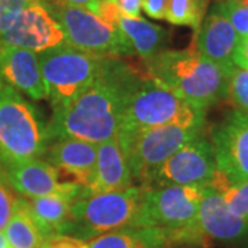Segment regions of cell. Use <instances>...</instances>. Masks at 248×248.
I'll use <instances>...</instances> for the list:
<instances>
[{
    "label": "cell",
    "instance_id": "836d02e7",
    "mask_svg": "<svg viewBox=\"0 0 248 248\" xmlns=\"http://www.w3.org/2000/svg\"><path fill=\"white\" fill-rule=\"evenodd\" d=\"M0 248H11L9 240L6 237V233L3 231H0Z\"/></svg>",
    "mask_w": 248,
    "mask_h": 248
},
{
    "label": "cell",
    "instance_id": "1f68e13d",
    "mask_svg": "<svg viewBox=\"0 0 248 248\" xmlns=\"http://www.w3.org/2000/svg\"><path fill=\"white\" fill-rule=\"evenodd\" d=\"M117 3L124 16L131 18L141 17L142 0H117Z\"/></svg>",
    "mask_w": 248,
    "mask_h": 248
},
{
    "label": "cell",
    "instance_id": "ffe728a7",
    "mask_svg": "<svg viewBox=\"0 0 248 248\" xmlns=\"http://www.w3.org/2000/svg\"><path fill=\"white\" fill-rule=\"evenodd\" d=\"M116 28L123 33L133 47L134 54L141 57L142 61L166 50L164 47L169 43L170 33L167 29L148 22L141 17H127L122 13L116 22Z\"/></svg>",
    "mask_w": 248,
    "mask_h": 248
},
{
    "label": "cell",
    "instance_id": "8fae6325",
    "mask_svg": "<svg viewBox=\"0 0 248 248\" xmlns=\"http://www.w3.org/2000/svg\"><path fill=\"white\" fill-rule=\"evenodd\" d=\"M65 43L62 27L45 0H32L9 31L0 36V46L27 48L37 54Z\"/></svg>",
    "mask_w": 248,
    "mask_h": 248
},
{
    "label": "cell",
    "instance_id": "9a60e30c",
    "mask_svg": "<svg viewBox=\"0 0 248 248\" xmlns=\"http://www.w3.org/2000/svg\"><path fill=\"white\" fill-rule=\"evenodd\" d=\"M196 229L205 243L210 240L236 241L248 234V222L233 213L223 197L208 186L199 208Z\"/></svg>",
    "mask_w": 248,
    "mask_h": 248
},
{
    "label": "cell",
    "instance_id": "3957f363",
    "mask_svg": "<svg viewBox=\"0 0 248 248\" xmlns=\"http://www.w3.org/2000/svg\"><path fill=\"white\" fill-rule=\"evenodd\" d=\"M36 108L0 80V166L40 159L48 146Z\"/></svg>",
    "mask_w": 248,
    "mask_h": 248
},
{
    "label": "cell",
    "instance_id": "8992f818",
    "mask_svg": "<svg viewBox=\"0 0 248 248\" xmlns=\"http://www.w3.org/2000/svg\"><path fill=\"white\" fill-rule=\"evenodd\" d=\"M46 94L53 112L61 110L83 94L97 79L105 58L61 45L37 54Z\"/></svg>",
    "mask_w": 248,
    "mask_h": 248
},
{
    "label": "cell",
    "instance_id": "f1b7e54d",
    "mask_svg": "<svg viewBox=\"0 0 248 248\" xmlns=\"http://www.w3.org/2000/svg\"><path fill=\"white\" fill-rule=\"evenodd\" d=\"M43 248H90L83 240L73 237L69 234H54L43 241Z\"/></svg>",
    "mask_w": 248,
    "mask_h": 248
},
{
    "label": "cell",
    "instance_id": "d6986e66",
    "mask_svg": "<svg viewBox=\"0 0 248 248\" xmlns=\"http://www.w3.org/2000/svg\"><path fill=\"white\" fill-rule=\"evenodd\" d=\"M25 199V197H24ZM27 208L43 239L54 234H65L72 221V205L75 200L69 196L50 195L25 199Z\"/></svg>",
    "mask_w": 248,
    "mask_h": 248
},
{
    "label": "cell",
    "instance_id": "7c38bea8",
    "mask_svg": "<svg viewBox=\"0 0 248 248\" xmlns=\"http://www.w3.org/2000/svg\"><path fill=\"white\" fill-rule=\"evenodd\" d=\"M217 170L231 182L248 179V113L233 110L210 133Z\"/></svg>",
    "mask_w": 248,
    "mask_h": 248
},
{
    "label": "cell",
    "instance_id": "2e32d148",
    "mask_svg": "<svg viewBox=\"0 0 248 248\" xmlns=\"http://www.w3.org/2000/svg\"><path fill=\"white\" fill-rule=\"evenodd\" d=\"M42 157L61 174L69 175L86 190L94 177L97 145L73 138L57 140L46 148Z\"/></svg>",
    "mask_w": 248,
    "mask_h": 248
},
{
    "label": "cell",
    "instance_id": "44dd1931",
    "mask_svg": "<svg viewBox=\"0 0 248 248\" xmlns=\"http://www.w3.org/2000/svg\"><path fill=\"white\" fill-rule=\"evenodd\" d=\"M90 248H170L167 232L160 228L137 226L101 234L89 243Z\"/></svg>",
    "mask_w": 248,
    "mask_h": 248
},
{
    "label": "cell",
    "instance_id": "ac0fdd59",
    "mask_svg": "<svg viewBox=\"0 0 248 248\" xmlns=\"http://www.w3.org/2000/svg\"><path fill=\"white\" fill-rule=\"evenodd\" d=\"M240 37L231 22L219 13L211 11L197 31L195 48L197 53L218 63L223 69H234L233 55L239 46Z\"/></svg>",
    "mask_w": 248,
    "mask_h": 248
},
{
    "label": "cell",
    "instance_id": "52a82bcc",
    "mask_svg": "<svg viewBox=\"0 0 248 248\" xmlns=\"http://www.w3.org/2000/svg\"><path fill=\"white\" fill-rule=\"evenodd\" d=\"M204 133V128L163 125L137 131H120L117 140L134 181L145 185L151 175L178 149Z\"/></svg>",
    "mask_w": 248,
    "mask_h": 248
},
{
    "label": "cell",
    "instance_id": "7a4b0ae2",
    "mask_svg": "<svg viewBox=\"0 0 248 248\" xmlns=\"http://www.w3.org/2000/svg\"><path fill=\"white\" fill-rule=\"evenodd\" d=\"M143 63L148 76L192 107L205 110L228 98L232 72L197 53L195 47L163 50Z\"/></svg>",
    "mask_w": 248,
    "mask_h": 248
},
{
    "label": "cell",
    "instance_id": "4316f807",
    "mask_svg": "<svg viewBox=\"0 0 248 248\" xmlns=\"http://www.w3.org/2000/svg\"><path fill=\"white\" fill-rule=\"evenodd\" d=\"M18 193L10 185L4 170L0 166V231H3L13 217L18 203Z\"/></svg>",
    "mask_w": 248,
    "mask_h": 248
},
{
    "label": "cell",
    "instance_id": "603a6c76",
    "mask_svg": "<svg viewBox=\"0 0 248 248\" xmlns=\"http://www.w3.org/2000/svg\"><path fill=\"white\" fill-rule=\"evenodd\" d=\"M208 186L223 197L225 203L233 213L248 222V179L231 182L217 170Z\"/></svg>",
    "mask_w": 248,
    "mask_h": 248
},
{
    "label": "cell",
    "instance_id": "9c48e42d",
    "mask_svg": "<svg viewBox=\"0 0 248 248\" xmlns=\"http://www.w3.org/2000/svg\"><path fill=\"white\" fill-rule=\"evenodd\" d=\"M145 187L138 226L160 228L174 234L195 226L208 185Z\"/></svg>",
    "mask_w": 248,
    "mask_h": 248
},
{
    "label": "cell",
    "instance_id": "6da1fadb",
    "mask_svg": "<svg viewBox=\"0 0 248 248\" xmlns=\"http://www.w3.org/2000/svg\"><path fill=\"white\" fill-rule=\"evenodd\" d=\"M143 78L127 62L105 58L89 89L71 105L53 112L46 127L48 143L73 138L98 145L116 138L125 107Z\"/></svg>",
    "mask_w": 248,
    "mask_h": 248
},
{
    "label": "cell",
    "instance_id": "4fadbf2b",
    "mask_svg": "<svg viewBox=\"0 0 248 248\" xmlns=\"http://www.w3.org/2000/svg\"><path fill=\"white\" fill-rule=\"evenodd\" d=\"M6 178L21 197L35 199L63 195L75 202L84 196V187L61 177V172L43 159H32L3 167Z\"/></svg>",
    "mask_w": 248,
    "mask_h": 248
},
{
    "label": "cell",
    "instance_id": "e0dca14e",
    "mask_svg": "<svg viewBox=\"0 0 248 248\" xmlns=\"http://www.w3.org/2000/svg\"><path fill=\"white\" fill-rule=\"evenodd\" d=\"M131 186H134L133 175L117 137L98 143L94 177L84 190V196L117 192Z\"/></svg>",
    "mask_w": 248,
    "mask_h": 248
},
{
    "label": "cell",
    "instance_id": "83f0119b",
    "mask_svg": "<svg viewBox=\"0 0 248 248\" xmlns=\"http://www.w3.org/2000/svg\"><path fill=\"white\" fill-rule=\"evenodd\" d=\"M31 1L32 0H0V36L9 31Z\"/></svg>",
    "mask_w": 248,
    "mask_h": 248
},
{
    "label": "cell",
    "instance_id": "cb8c5ba5",
    "mask_svg": "<svg viewBox=\"0 0 248 248\" xmlns=\"http://www.w3.org/2000/svg\"><path fill=\"white\" fill-rule=\"evenodd\" d=\"M210 0H169L164 19L172 25L200 29Z\"/></svg>",
    "mask_w": 248,
    "mask_h": 248
},
{
    "label": "cell",
    "instance_id": "ba28073f",
    "mask_svg": "<svg viewBox=\"0 0 248 248\" xmlns=\"http://www.w3.org/2000/svg\"><path fill=\"white\" fill-rule=\"evenodd\" d=\"M47 6L62 27L66 45L104 58L135 55L123 33L97 14L83 7L58 3H47Z\"/></svg>",
    "mask_w": 248,
    "mask_h": 248
},
{
    "label": "cell",
    "instance_id": "d6a6232c",
    "mask_svg": "<svg viewBox=\"0 0 248 248\" xmlns=\"http://www.w3.org/2000/svg\"><path fill=\"white\" fill-rule=\"evenodd\" d=\"M47 3H58V4H66V6H75V7H83L90 10L94 3L98 0H45Z\"/></svg>",
    "mask_w": 248,
    "mask_h": 248
},
{
    "label": "cell",
    "instance_id": "30bf717a",
    "mask_svg": "<svg viewBox=\"0 0 248 248\" xmlns=\"http://www.w3.org/2000/svg\"><path fill=\"white\" fill-rule=\"evenodd\" d=\"M217 171V161L210 138L200 134L178 149L156 170L142 186L210 185Z\"/></svg>",
    "mask_w": 248,
    "mask_h": 248
},
{
    "label": "cell",
    "instance_id": "5bb4252c",
    "mask_svg": "<svg viewBox=\"0 0 248 248\" xmlns=\"http://www.w3.org/2000/svg\"><path fill=\"white\" fill-rule=\"evenodd\" d=\"M0 80L33 101L47 98L39 55L31 50L0 46Z\"/></svg>",
    "mask_w": 248,
    "mask_h": 248
},
{
    "label": "cell",
    "instance_id": "5b68a950",
    "mask_svg": "<svg viewBox=\"0 0 248 248\" xmlns=\"http://www.w3.org/2000/svg\"><path fill=\"white\" fill-rule=\"evenodd\" d=\"M163 125L205 128V110L192 107L146 75L125 107L119 133Z\"/></svg>",
    "mask_w": 248,
    "mask_h": 248
},
{
    "label": "cell",
    "instance_id": "d4e9b609",
    "mask_svg": "<svg viewBox=\"0 0 248 248\" xmlns=\"http://www.w3.org/2000/svg\"><path fill=\"white\" fill-rule=\"evenodd\" d=\"M213 10L231 22L240 39L248 37V0H219Z\"/></svg>",
    "mask_w": 248,
    "mask_h": 248
},
{
    "label": "cell",
    "instance_id": "4dcf8cb0",
    "mask_svg": "<svg viewBox=\"0 0 248 248\" xmlns=\"http://www.w3.org/2000/svg\"><path fill=\"white\" fill-rule=\"evenodd\" d=\"M233 63L239 68L248 69V37L240 39L239 46L233 55Z\"/></svg>",
    "mask_w": 248,
    "mask_h": 248
},
{
    "label": "cell",
    "instance_id": "484cf974",
    "mask_svg": "<svg viewBox=\"0 0 248 248\" xmlns=\"http://www.w3.org/2000/svg\"><path fill=\"white\" fill-rule=\"evenodd\" d=\"M228 99L237 110L248 113V69L234 66L228 86Z\"/></svg>",
    "mask_w": 248,
    "mask_h": 248
},
{
    "label": "cell",
    "instance_id": "277c9868",
    "mask_svg": "<svg viewBox=\"0 0 248 248\" xmlns=\"http://www.w3.org/2000/svg\"><path fill=\"white\" fill-rule=\"evenodd\" d=\"M145 186L84 196L72 205V221L65 234L91 241L101 234L137 228L145 197Z\"/></svg>",
    "mask_w": 248,
    "mask_h": 248
},
{
    "label": "cell",
    "instance_id": "f546056e",
    "mask_svg": "<svg viewBox=\"0 0 248 248\" xmlns=\"http://www.w3.org/2000/svg\"><path fill=\"white\" fill-rule=\"evenodd\" d=\"M169 0H142V10L153 19H164Z\"/></svg>",
    "mask_w": 248,
    "mask_h": 248
},
{
    "label": "cell",
    "instance_id": "7402d4cb",
    "mask_svg": "<svg viewBox=\"0 0 248 248\" xmlns=\"http://www.w3.org/2000/svg\"><path fill=\"white\" fill-rule=\"evenodd\" d=\"M4 233L11 248H39L45 241L28 211L25 199L21 196L13 217L4 228Z\"/></svg>",
    "mask_w": 248,
    "mask_h": 248
}]
</instances>
